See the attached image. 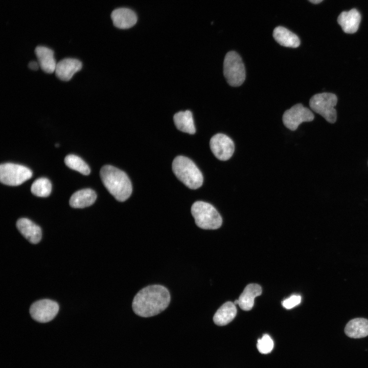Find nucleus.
Here are the masks:
<instances>
[{
	"instance_id": "nucleus-1",
	"label": "nucleus",
	"mask_w": 368,
	"mask_h": 368,
	"mask_svg": "<svg viewBox=\"0 0 368 368\" xmlns=\"http://www.w3.org/2000/svg\"><path fill=\"white\" fill-rule=\"evenodd\" d=\"M170 294L167 288L152 285L141 289L134 296L132 309L137 315L148 317L157 315L168 306Z\"/></svg>"
},
{
	"instance_id": "nucleus-2",
	"label": "nucleus",
	"mask_w": 368,
	"mask_h": 368,
	"mask_svg": "<svg viewBox=\"0 0 368 368\" xmlns=\"http://www.w3.org/2000/svg\"><path fill=\"white\" fill-rule=\"evenodd\" d=\"M100 175L106 189L117 200L123 202L130 196L131 183L124 171L111 165H105L101 168Z\"/></svg>"
},
{
	"instance_id": "nucleus-3",
	"label": "nucleus",
	"mask_w": 368,
	"mask_h": 368,
	"mask_svg": "<svg viewBox=\"0 0 368 368\" xmlns=\"http://www.w3.org/2000/svg\"><path fill=\"white\" fill-rule=\"evenodd\" d=\"M172 167L176 177L189 188L195 190L202 186L203 175L195 163L188 157L176 156Z\"/></svg>"
},
{
	"instance_id": "nucleus-4",
	"label": "nucleus",
	"mask_w": 368,
	"mask_h": 368,
	"mask_svg": "<svg viewBox=\"0 0 368 368\" xmlns=\"http://www.w3.org/2000/svg\"><path fill=\"white\" fill-rule=\"evenodd\" d=\"M191 214L196 224L204 229H216L222 224V218L216 209L211 204L202 201L195 202L191 207Z\"/></svg>"
},
{
	"instance_id": "nucleus-5",
	"label": "nucleus",
	"mask_w": 368,
	"mask_h": 368,
	"mask_svg": "<svg viewBox=\"0 0 368 368\" xmlns=\"http://www.w3.org/2000/svg\"><path fill=\"white\" fill-rule=\"evenodd\" d=\"M223 74L228 84L240 86L245 79V69L240 56L235 51H229L225 56Z\"/></svg>"
},
{
	"instance_id": "nucleus-6",
	"label": "nucleus",
	"mask_w": 368,
	"mask_h": 368,
	"mask_svg": "<svg viewBox=\"0 0 368 368\" xmlns=\"http://www.w3.org/2000/svg\"><path fill=\"white\" fill-rule=\"evenodd\" d=\"M337 102V96L332 93H322L313 96L309 101L311 108L321 115L329 123L336 121V111L334 107Z\"/></svg>"
},
{
	"instance_id": "nucleus-7",
	"label": "nucleus",
	"mask_w": 368,
	"mask_h": 368,
	"mask_svg": "<svg viewBox=\"0 0 368 368\" xmlns=\"http://www.w3.org/2000/svg\"><path fill=\"white\" fill-rule=\"evenodd\" d=\"M32 176V171L23 165L11 163L0 165V181L4 185L19 186Z\"/></svg>"
},
{
	"instance_id": "nucleus-8",
	"label": "nucleus",
	"mask_w": 368,
	"mask_h": 368,
	"mask_svg": "<svg viewBox=\"0 0 368 368\" xmlns=\"http://www.w3.org/2000/svg\"><path fill=\"white\" fill-rule=\"evenodd\" d=\"M314 118L313 113L309 109L299 103L286 110L282 119L284 125L289 129L294 131L302 123L312 121Z\"/></svg>"
},
{
	"instance_id": "nucleus-9",
	"label": "nucleus",
	"mask_w": 368,
	"mask_h": 368,
	"mask_svg": "<svg viewBox=\"0 0 368 368\" xmlns=\"http://www.w3.org/2000/svg\"><path fill=\"white\" fill-rule=\"evenodd\" d=\"M59 308V305L56 302L43 299L32 304L30 308V313L33 319L36 321L47 323L56 316Z\"/></svg>"
},
{
	"instance_id": "nucleus-10",
	"label": "nucleus",
	"mask_w": 368,
	"mask_h": 368,
	"mask_svg": "<svg viewBox=\"0 0 368 368\" xmlns=\"http://www.w3.org/2000/svg\"><path fill=\"white\" fill-rule=\"evenodd\" d=\"M210 146L214 155L221 160L229 159L235 150L232 140L223 133H217L213 136L210 141Z\"/></svg>"
},
{
	"instance_id": "nucleus-11",
	"label": "nucleus",
	"mask_w": 368,
	"mask_h": 368,
	"mask_svg": "<svg viewBox=\"0 0 368 368\" xmlns=\"http://www.w3.org/2000/svg\"><path fill=\"white\" fill-rule=\"evenodd\" d=\"M82 63L75 58H66L57 63L55 73L56 77L64 81L70 80L74 75L81 70Z\"/></svg>"
},
{
	"instance_id": "nucleus-12",
	"label": "nucleus",
	"mask_w": 368,
	"mask_h": 368,
	"mask_svg": "<svg viewBox=\"0 0 368 368\" xmlns=\"http://www.w3.org/2000/svg\"><path fill=\"white\" fill-rule=\"evenodd\" d=\"M16 227L21 234L30 243H38L41 239V228L28 218L18 219Z\"/></svg>"
},
{
	"instance_id": "nucleus-13",
	"label": "nucleus",
	"mask_w": 368,
	"mask_h": 368,
	"mask_svg": "<svg viewBox=\"0 0 368 368\" xmlns=\"http://www.w3.org/2000/svg\"><path fill=\"white\" fill-rule=\"evenodd\" d=\"M111 17L114 26L123 29L133 27L137 21L134 12L126 8L115 9L112 12Z\"/></svg>"
},
{
	"instance_id": "nucleus-14",
	"label": "nucleus",
	"mask_w": 368,
	"mask_h": 368,
	"mask_svg": "<svg viewBox=\"0 0 368 368\" xmlns=\"http://www.w3.org/2000/svg\"><path fill=\"white\" fill-rule=\"evenodd\" d=\"M361 20L359 12L356 9L342 12L338 17L337 22L346 33L353 34L358 29Z\"/></svg>"
},
{
	"instance_id": "nucleus-15",
	"label": "nucleus",
	"mask_w": 368,
	"mask_h": 368,
	"mask_svg": "<svg viewBox=\"0 0 368 368\" xmlns=\"http://www.w3.org/2000/svg\"><path fill=\"white\" fill-rule=\"evenodd\" d=\"M39 67L44 72L52 74L55 72L57 63L54 51L46 47L38 46L35 49Z\"/></svg>"
},
{
	"instance_id": "nucleus-16",
	"label": "nucleus",
	"mask_w": 368,
	"mask_h": 368,
	"mask_svg": "<svg viewBox=\"0 0 368 368\" xmlns=\"http://www.w3.org/2000/svg\"><path fill=\"white\" fill-rule=\"evenodd\" d=\"M97 194L91 189H84L75 192L71 197L69 203L74 208H84L92 205L96 201Z\"/></svg>"
},
{
	"instance_id": "nucleus-17",
	"label": "nucleus",
	"mask_w": 368,
	"mask_h": 368,
	"mask_svg": "<svg viewBox=\"0 0 368 368\" xmlns=\"http://www.w3.org/2000/svg\"><path fill=\"white\" fill-rule=\"evenodd\" d=\"M262 291V288L259 284L247 285L238 299L240 308L244 311L250 310L254 306L255 297L260 295Z\"/></svg>"
},
{
	"instance_id": "nucleus-18",
	"label": "nucleus",
	"mask_w": 368,
	"mask_h": 368,
	"mask_svg": "<svg viewBox=\"0 0 368 368\" xmlns=\"http://www.w3.org/2000/svg\"><path fill=\"white\" fill-rule=\"evenodd\" d=\"M346 335L352 338H361L368 336V319L356 318L350 320L344 328Z\"/></svg>"
},
{
	"instance_id": "nucleus-19",
	"label": "nucleus",
	"mask_w": 368,
	"mask_h": 368,
	"mask_svg": "<svg viewBox=\"0 0 368 368\" xmlns=\"http://www.w3.org/2000/svg\"><path fill=\"white\" fill-rule=\"evenodd\" d=\"M273 36L275 41L280 45L295 48L300 44L298 37L287 28L279 26L273 32Z\"/></svg>"
},
{
	"instance_id": "nucleus-20",
	"label": "nucleus",
	"mask_w": 368,
	"mask_h": 368,
	"mask_svg": "<svg viewBox=\"0 0 368 368\" xmlns=\"http://www.w3.org/2000/svg\"><path fill=\"white\" fill-rule=\"evenodd\" d=\"M236 314L237 309L235 304L227 302L218 309L214 314L213 320L218 326H225L233 320Z\"/></svg>"
},
{
	"instance_id": "nucleus-21",
	"label": "nucleus",
	"mask_w": 368,
	"mask_h": 368,
	"mask_svg": "<svg viewBox=\"0 0 368 368\" xmlns=\"http://www.w3.org/2000/svg\"><path fill=\"white\" fill-rule=\"evenodd\" d=\"M173 121L179 130L191 134L195 133L196 129L193 115L190 110L177 112L173 117Z\"/></svg>"
},
{
	"instance_id": "nucleus-22",
	"label": "nucleus",
	"mask_w": 368,
	"mask_h": 368,
	"mask_svg": "<svg viewBox=\"0 0 368 368\" xmlns=\"http://www.w3.org/2000/svg\"><path fill=\"white\" fill-rule=\"evenodd\" d=\"M64 163L68 168L76 170L83 175H88L90 172L88 165L77 155H67L64 158Z\"/></svg>"
},
{
	"instance_id": "nucleus-23",
	"label": "nucleus",
	"mask_w": 368,
	"mask_h": 368,
	"mask_svg": "<svg viewBox=\"0 0 368 368\" xmlns=\"http://www.w3.org/2000/svg\"><path fill=\"white\" fill-rule=\"evenodd\" d=\"M52 191V184L50 180L45 177L36 179L31 187L32 193L38 197H46Z\"/></svg>"
},
{
	"instance_id": "nucleus-24",
	"label": "nucleus",
	"mask_w": 368,
	"mask_h": 368,
	"mask_svg": "<svg viewBox=\"0 0 368 368\" xmlns=\"http://www.w3.org/2000/svg\"><path fill=\"white\" fill-rule=\"evenodd\" d=\"M274 346L273 341L268 334H264L257 341V347L260 353L266 354L271 352Z\"/></svg>"
},
{
	"instance_id": "nucleus-25",
	"label": "nucleus",
	"mask_w": 368,
	"mask_h": 368,
	"mask_svg": "<svg viewBox=\"0 0 368 368\" xmlns=\"http://www.w3.org/2000/svg\"><path fill=\"white\" fill-rule=\"evenodd\" d=\"M301 302V296L300 295H293L284 300L282 304L286 309H290L298 305Z\"/></svg>"
},
{
	"instance_id": "nucleus-26",
	"label": "nucleus",
	"mask_w": 368,
	"mask_h": 368,
	"mask_svg": "<svg viewBox=\"0 0 368 368\" xmlns=\"http://www.w3.org/2000/svg\"><path fill=\"white\" fill-rule=\"evenodd\" d=\"M28 67L32 70H37L39 67L38 62L35 61H32L29 62Z\"/></svg>"
},
{
	"instance_id": "nucleus-27",
	"label": "nucleus",
	"mask_w": 368,
	"mask_h": 368,
	"mask_svg": "<svg viewBox=\"0 0 368 368\" xmlns=\"http://www.w3.org/2000/svg\"><path fill=\"white\" fill-rule=\"evenodd\" d=\"M310 2L313 4H318L322 2L323 0H309Z\"/></svg>"
},
{
	"instance_id": "nucleus-28",
	"label": "nucleus",
	"mask_w": 368,
	"mask_h": 368,
	"mask_svg": "<svg viewBox=\"0 0 368 368\" xmlns=\"http://www.w3.org/2000/svg\"><path fill=\"white\" fill-rule=\"evenodd\" d=\"M234 303L235 304V305H237V304L238 305L239 304V300H235V302H234Z\"/></svg>"
},
{
	"instance_id": "nucleus-29",
	"label": "nucleus",
	"mask_w": 368,
	"mask_h": 368,
	"mask_svg": "<svg viewBox=\"0 0 368 368\" xmlns=\"http://www.w3.org/2000/svg\"><path fill=\"white\" fill-rule=\"evenodd\" d=\"M55 146H56V147H58L59 146V144H56L55 145Z\"/></svg>"
}]
</instances>
